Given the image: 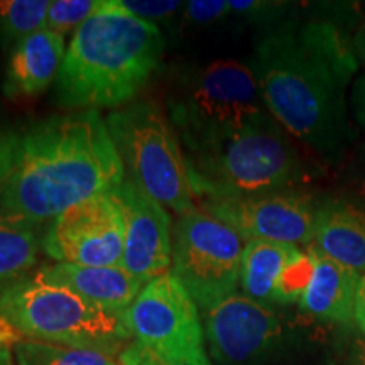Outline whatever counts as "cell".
<instances>
[{
	"instance_id": "17",
	"label": "cell",
	"mask_w": 365,
	"mask_h": 365,
	"mask_svg": "<svg viewBox=\"0 0 365 365\" xmlns=\"http://www.w3.org/2000/svg\"><path fill=\"white\" fill-rule=\"evenodd\" d=\"M309 247L365 274V208L345 200L319 203Z\"/></svg>"
},
{
	"instance_id": "31",
	"label": "cell",
	"mask_w": 365,
	"mask_h": 365,
	"mask_svg": "<svg viewBox=\"0 0 365 365\" xmlns=\"http://www.w3.org/2000/svg\"><path fill=\"white\" fill-rule=\"evenodd\" d=\"M19 340H22V336L19 335V333L14 330V328L6 322V319L0 317V344L14 346Z\"/></svg>"
},
{
	"instance_id": "23",
	"label": "cell",
	"mask_w": 365,
	"mask_h": 365,
	"mask_svg": "<svg viewBox=\"0 0 365 365\" xmlns=\"http://www.w3.org/2000/svg\"><path fill=\"white\" fill-rule=\"evenodd\" d=\"M313 272V259L308 250H299L298 255L282 271L274 291V303L287 304L299 301L307 289Z\"/></svg>"
},
{
	"instance_id": "3",
	"label": "cell",
	"mask_w": 365,
	"mask_h": 365,
	"mask_svg": "<svg viewBox=\"0 0 365 365\" xmlns=\"http://www.w3.org/2000/svg\"><path fill=\"white\" fill-rule=\"evenodd\" d=\"M163 53L164 38L154 22L107 0L73 33L56 78V102L80 110L129 105L153 78Z\"/></svg>"
},
{
	"instance_id": "5",
	"label": "cell",
	"mask_w": 365,
	"mask_h": 365,
	"mask_svg": "<svg viewBox=\"0 0 365 365\" xmlns=\"http://www.w3.org/2000/svg\"><path fill=\"white\" fill-rule=\"evenodd\" d=\"M0 317L22 339L98 350L113 357L132 341L122 314L49 281L39 269L0 293Z\"/></svg>"
},
{
	"instance_id": "20",
	"label": "cell",
	"mask_w": 365,
	"mask_h": 365,
	"mask_svg": "<svg viewBox=\"0 0 365 365\" xmlns=\"http://www.w3.org/2000/svg\"><path fill=\"white\" fill-rule=\"evenodd\" d=\"M12 352L16 365H122L117 357L98 350L27 339L17 341Z\"/></svg>"
},
{
	"instance_id": "6",
	"label": "cell",
	"mask_w": 365,
	"mask_h": 365,
	"mask_svg": "<svg viewBox=\"0 0 365 365\" xmlns=\"http://www.w3.org/2000/svg\"><path fill=\"white\" fill-rule=\"evenodd\" d=\"M105 122L125 180L178 215L198 207L180 137L156 102L134 100L112 110Z\"/></svg>"
},
{
	"instance_id": "32",
	"label": "cell",
	"mask_w": 365,
	"mask_h": 365,
	"mask_svg": "<svg viewBox=\"0 0 365 365\" xmlns=\"http://www.w3.org/2000/svg\"><path fill=\"white\" fill-rule=\"evenodd\" d=\"M14 346L0 344V365H16V360H14Z\"/></svg>"
},
{
	"instance_id": "26",
	"label": "cell",
	"mask_w": 365,
	"mask_h": 365,
	"mask_svg": "<svg viewBox=\"0 0 365 365\" xmlns=\"http://www.w3.org/2000/svg\"><path fill=\"white\" fill-rule=\"evenodd\" d=\"M117 359L122 365H182L180 362H175V360H168L161 355L150 352L149 349H145V346L137 344L134 340L118 354Z\"/></svg>"
},
{
	"instance_id": "27",
	"label": "cell",
	"mask_w": 365,
	"mask_h": 365,
	"mask_svg": "<svg viewBox=\"0 0 365 365\" xmlns=\"http://www.w3.org/2000/svg\"><path fill=\"white\" fill-rule=\"evenodd\" d=\"M284 4L279 2H257V0H230L232 12L244 14L249 17H259L264 14H271L276 11H281Z\"/></svg>"
},
{
	"instance_id": "14",
	"label": "cell",
	"mask_w": 365,
	"mask_h": 365,
	"mask_svg": "<svg viewBox=\"0 0 365 365\" xmlns=\"http://www.w3.org/2000/svg\"><path fill=\"white\" fill-rule=\"evenodd\" d=\"M65 54V38L49 29L19 41L9 59L4 93L11 98L41 95L58 78Z\"/></svg>"
},
{
	"instance_id": "4",
	"label": "cell",
	"mask_w": 365,
	"mask_h": 365,
	"mask_svg": "<svg viewBox=\"0 0 365 365\" xmlns=\"http://www.w3.org/2000/svg\"><path fill=\"white\" fill-rule=\"evenodd\" d=\"M181 148L198 202L291 191L307 175L287 132L269 113L234 134Z\"/></svg>"
},
{
	"instance_id": "21",
	"label": "cell",
	"mask_w": 365,
	"mask_h": 365,
	"mask_svg": "<svg viewBox=\"0 0 365 365\" xmlns=\"http://www.w3.org/2000/svg\"><path fill=\"white\" fill-rule=\"evenodd\" d=\"M49 6V0H0V31L17 44L46 29Z\"/></svg>"
},
{
	"instance_id": "25",
	"label": "cell",
	"mask_w": 365,
	"mask_h": 365,
	"mask_svg": "<svg viewBox=\"0 0 365 365\" xmlns=\"http://www.w3.org/2000/svg\"><path fill=\"white\" fill-rule=\"evenodd\" d=\"M117 4L125 12L149 22L171 17L182 6V2H171V0H163V2H158V0H145V2L143 0H117Z\"/></svg>"
},
{
	"instance_id": "30",
	"label": "cell",
	"mask_w": 365,
	"mask_h": 365,
	"mask_svg": "<svg viewBox=\"0 0 365 365\" xmlns=\"http://www.w3.org/2000/svg\"><path fill=\"white\" fill-rule=\"evenodd\" d=\"M352 46H354L355 56H357L359 61L365 66V17L362 19V22H360L357 33L354 36Z\"/></svg>"
},
{
	"instance_id": "7",
	"label": "cell",
	"mask_w": 365,
	"mask_h": 365,
	"mask_svg": "<svg viewBox=\"0 0 365 365\" xmlns=\"http://www.w3.org/2000/svg\"><path fill=\"white\" fill-rule=\"evenodd\" d=\"M181 145L234 134L269 113L247 63L218 59L202 68L170 103Z\"/></svg>"
},
{
	"instance_id": "33",
	"label": "cell",
	"mask_w": 365,
	"mask_h": 365,
	"mask_svg": "<svg viewBox=\"0 0 365 365\" xmlns=\"http://www.w3.org/2000/svg\"><path fill=\"white\" fill-rule=\"evenodd\" d=\"M352 365H365V352L364 354H360L357 359L354 360V364Z\"/></svg>"
},
{
	"instance_id": "28",
	"label": "cell",
	"mask_w": 365,
	"mask_h": 365,
	"mask_svg": "<svg viewBox=\"0 0 365 365\" xmlns=\"http://www.w3.org/2000/svg\"><path fill=\"white\" fill-rule=\"evenodd\" d=\"M350 102H352V112L357 124L365 130V75L355 81L352 95H350Z\"/></svg>"
},
{
	"instance_id": "9",
	"label": "cell",
	"mask_w": 365,
	"mask_h": 365,
	"mask_svg": "<svg viewBox=\"0 0 365 365\" xmlns=\"http://www.w3.org/2000/svg\"><path fill=\"white\" fill-rule=\"evenodd\" d=\"M132 340L182 365H212L198 307L171 272L143 287L124 313Z\"/></svg>"
},
{
	"instance_id": "18",
	"label": "cell",
	"mask_w": 365,
	"mask_h": 365,
	"mask_svg": "<svg viewBox=\"0 0 365 365\" xmlns=\"http://www.w3.org/2000/svg\"><path fill=\"white\" fill-rule=\"evenodd\" d=\"M298 245L272 240H247L240 261V287L247 298L274 303V291L282 271L299 252Z\"/></svg>"
},
{
	"instance_id": "15",
	"label": "cell",
	"mask_w": 365,
	"mask_h": 365,
	"mask_svg": "<svg viewBox=\"0 0 365 365\" xmlns=\"http://www.w3.org/2000/svg\"><path fill=\"white\" fill-rule=\"evenodd\" d=\"M307 250L312 254L313 272L299 299L301 309L319 322L349 325L354 319L355 291L360 274L309 245Z\"/></svg>"
},
{
	"instance_id": "22",
	"label": "cell",
	"mask_w": 365,
	"mask_h": 365,
	"mask_svg": "<svg viewBox=\"0 0 365 365\" xmlns=\"http://www.w3.org/2000/svg\"><path fill=\"white\" fill-rule=\"evenodd\" d=\"M105 6L107 0H51L46 17V29L65 38L66 34L75 33L95 14L103 11Z\"/></svg>"
},
{
	"instance_id": "8",
	"label": "cell",
	"mask_w": 365,
	"mask_h": 365,
	"mask_svg": "<svg viewBox=\"0 0 365 365\" xmlns=\"http://www.w3.org/2000/svg\"><path fill=\"white\" fill-rule=\"evenodd\" d=\"M244 245L227 223L200 207L188 210L173 225L170 272L207 312L237 293Z\"/></svg>"
},
{
	"instance_id": "12",
	"label": "cell",
	"mask_w": 365,
	"mask_h": 365,
	"mask_svg": "<svg viewBox=\"0 0 365 365\" xmlns=\"http://www.w3.org/2000/svg\"><path fill=\"white\" fill-rule=\"evenodd\" d=\"M205 340L220 365H249L281 339L279 317L266 304L235 293L203 312Z\"/></svg>"
},
{
	"instance_id": "13",
	"label": "cell",
	"mask_w": 365,
	"mask_h": 365,
	"mask_svg": "<svg viewBox=\"0 0 365 365\" xmlns=\"http://www.w3.org/2000/svg\"><path fill=\"white\" fill-rule=\"evenodd\" d=\"M125 220L120 267L148 284L171 267L173 225L168 210L129 180L113 190Z\"/></svg>"
},
{
	"instance_id": "24",
	"label": "cell",
	"mask_w": 365,
	"mask_h": 365,
	"mask_svg": "<svg viewBox=\"0 0 365 365\" xmlns=\"http://www.w3.org/2000/svg\"><path fill=\"white\" fill-rule=\"evenodd\" d=\"M185 6V21L190 26H208L232 12L230 2L225 0H191Z\"/></svg>"
},
{
	"instance_id": "2",
	"label": "cell",
	"mask_w": 365,
	"mask_h": 365,
	"mask_svg": "<svg viewBox=\"0 0 365 365\" xmlns=\"http://www.w3.org/2000/svg\"><path fill=\"white\" fill-rule=\"evenodd\" d=\"M269 115L327 163L350 140L349 86L354 46L331 22L309 21L269 33L250 63Z\"/></svg>"
},
{
	"instance_id": "16",
	"label": "cell",
	"mask_w": 365,
	"mask_h": 365,
	"mask_svg": "<svg viewBox=\"0 0 365 365\" xmlns=\"http://www.w3.org/2000/svg\"><path fill=\"white\" fill-rule=\"evenodd\" d=\"M39 271L49 281L65 284L91 303L122 317L145 286L120 266L97 267L56 262Z\"/></svg>"
},
{
	"instance_id": "1",
	"label": "cell",
	"mask_w": 365,
	"mask_h": 365,
	"mask_svg": "<svg viewBox=\"0 0 365 365\" xmlns=\"http://www.w3.org/2000/svg\"><path fill=\"white\" fill-rule=\"evenodd\" d=\"M124 180L98 110L51 115L0 134V213L34 230Z\"/></svg>"
},
{
	"instance_id": "19",
	"label": "cell",
	"mask_w": 365,
	"mask_h": 365,
	"mask_svg": "<svg viewBox=\"0 0 365 365\" xmlns=\"http://www.w3.org/2000/svg\"><path fill=\"white\" fill-rule=\"evenodd\" d=\"M41 242L36 230L0 213V293L34 272Z\"/></svg>"
},
{
	"instance_id": "11",
	"label": "cell",
	"mask_w": 365,
	"mask_h": 365,
	"mask_svg": "<svg viewBox=\"0 0 365 365\" xmlns=\"http://www.w3.org/2000/svg\"><path fill=\"white\" fill-rule=\"evenodd\" d=\"M198 207L234 228L245 242L272 240L308 247L319 203L312 195L291 190L252 198L203 200Z\"/></svg>"
},
{
	"instance_id": "29",
	"label": "cell",
	"mask_w": 365,
	"mask_h": 365,
	"mask_svg": "<svg viewBox=\"0 0 365 365\" xmlns=\"http://www.w3.org/2000/svg\"><path fill=\"white\" fill-rule=\"evenodd\" d=\"M354 322L365 339V274H360L354 303Z\"/></svg>"
},
{
	"instance_id": "10",
	"label": "cell",
	"mask_w": 365,
	"mask_h": 365,
	"mask_svg": "<svg viewBox=\"0 0 365 365\" xmlns=\"http://www.w3.org/2000/svg\"><path fill=\"white\" fill-rule=\"evenodd\" d=\"M125 220L118 200L97 195L66 210L46 228L41 249L56 262L76 266H120Z\"/></svg>"
}]
</instances>
